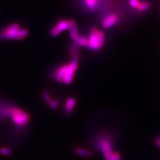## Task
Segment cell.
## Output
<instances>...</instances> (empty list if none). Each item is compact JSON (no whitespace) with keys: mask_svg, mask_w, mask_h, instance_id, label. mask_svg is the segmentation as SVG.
<instances>
[{"mask_svg":"<svg viewBox=\"0 0 160 160\" xmlns=\"http://www.w3.org/2000/svg\"><path fill=\"white\" fill-rule=\"evenodd\" d=\"M79 66V56L73 57L71 62L62 65L53 71V79L59 83L69 85L72 82Z\"/></svg>","mask_w":160,"mask_h":160,"instance_id":"obj_1","label":"cell"},{"mask_svg":"<svg viewBox=\"0 0 160 160\" xmlns=\"http://www.w3.org/2000/svg\"><path fill=\"white\" fill-rule=\"evenodd\" d=\"M28 34V29L22 28L19 23H13L4 28L0 31V40H21L26 38Z\"/></svg>","mask_w":160,"mask_h":160,"instance_id":"obj_2","label":"cell"},{"mask_svg":"<svg viewBox=\"0 0 160 160\" xmlns=\"http://www.w3.org/2000/svg\"><path fill=\"white\" fill-rule=\"evenodd\" d=\"M4 113L18 126H26L29 122L30 116L29 114L18 108H6L4 109Z\"/></svg>","mask_w":160,"mask_h":160,"instance_id":"obj_3","label":"cell"},{"mask_svg":"<svg viewBox=\"0 0 160 160\" xmlns=\"http://www.w3.org/2000/svg\"><path fill=\"white\" fill-rule=\"evenodd\" d=\"M104 43V33L96 28H93L90 31L88 38L87 48L92 50V51H98L102 48Z\"/></svg>","mask_w":160,"mask_h":160,"instance_id":"obj_4","label":"cell"},{"mask_svg":"<svg viewBox=\"0 0 160 160\" xmlns=\"http://www.w3.org/2000/svg\"><path fill=\"white\" fill-rule=\"evenodd\" d=\"M98 146L101 149L103 155V157L106 160H112V156L113 153L112 143L108 138H102L99 139Z\"/></svg>","mask_w":160,"mask_h":160,"instance_id":"obj_5","label":"cell"},{"mask_svg":"<svg viewBox=\"0 0 160 160\" xmlns=\"http://www.w3.org/2000/svg\"><path fill=\"white\" fill-rule=\"evenodd\" d=\"M69 29V20L60 19L57 23L49 30V35L53 38H56L63 31Z\"/></svg>","mask_w":160,"mask_h":160,"instance_id":"obj_6","label":"cell"},{"mask_svg":"<svg viewBox=\"0 0 160 160\" xmlns=\"http://www.w3.org/2000/svg\"><path fill=\"white\" fill-rule=\"evenodd\" d=\"M118 20L119 18L117 14L109 13L103 19L102 26L105 29L111 28L118 23Z\"/></svg>","mask_w":160,"mask_h":160,"instance_id":"obj_7","label":"cell"},{"mask_svg":"<svg viewBox=\"0 0 160 160\" xmlns=\"http://www.w3.org/2000/svg\"><path fill=\"white\" fill-rule=\"evenodd\" d=\"M69 36L73 41L79 36L78 29L76 22L73 19L69 20Z\"/></svg>","mask_w":160,"mask_h":160,"instance_id":"obj_8","label":"cell"},{"mask_svg":"<svg viewBox=\"0 0 160 160\" xmlns=\"http://www.w3.org/2000/svg\"><path fill=\"white\" fill-rule=\"evenodd\" d=\"M76 105V99L74 98H68L66 103H65V112L67 113L71 112L74 109L75 106Z\"/></svg>","mask_w":160,"mask_h":160,"instance_id":"obj_9","label":"cell"},{"mask_svg":"<svg viewBox=\"0 0 160 160\" xmlns=\"http://www.w3.org/2000/svg\"><path fill=\"white\" fill-rule=\"evenodd\" d=\"M75 152L79 156H82L85 158H88L92 156V152L88 149H85L83 148H77L75 150Z\"/></svg>","mask_w":160,"mask_h":160,"instance_id":"obj_10","label":"cell"},{"mask_svg":"<svg viewBox=\"0 0 160 160\" xmlns=\"http://www.w3.org/2000/svg\"><path fill=\"white\" fill-rule=\"evenodd\" d=\"M74 43L78 47H87L88 38L83 36H79L74 40Z\"/></svg>","mask_w":160,"mask_h":160,"instance_id":"obj_11","label":"cell"},{"mask_svg":"<svg viewBox=\"0 0 160 160\" xmlns=\"http://www.w3.org/2000/svg\"><path fill=\"white\" fill-rule=\"evenodd\" d=\"M152 5L151 3L149 2H140L139 6L137 8V9L139 12H146L147 10L149 9L150 8H151Z\"/></svg>","mask_w":160,"mask_h":160,"instance_id":"obj_12","label":"cell"},{"mask_svg":"<svg viewBox=\"0 0 160 160\" xmlns=\"http://www.w3.org/2000/svg\"><path fill=\"white\" fill-rule=\"evenodd\" d=\"M98 4V0H85V5L90 10L96 9Z\"/></svg>","mask_w":160,"mask_h":160,"instance_id":"obj_13","label":"cell"},{"mask_svg":"<svg viewBox=\"0 0 160 160\" xmlns=\"http://www.w3.org/2000/svg\"><path fill=\"white\" fill-rule=\"evenodd\" d=\"M42 96H43V98L44 102H46L48 105H49L52 100L49 92L47 91V90H43V92H42Z\"/></svg>","mask_w":160,"mask_h":160,"instance_id":"obj_14","label":"cell"},{"mask_svg":"<svg viewBox=\"0 0 160 160\" xmlns=\"http://www.w3.org/2000/svg\"><path fill=\"white\" fill-rule=\"evenodd\" d=\"M79 53V49L78 46H76V44L73 45L71 48V51H70V53L72 54V56L75 57V56H78V54Z\"/></svg>","mask_w":160,"mask_h":160,"instance_id":"obj_15","label":"cell"},{"mask_svg":"<svg viewBox=\"0 0 160 160\" xmlns=\"http://www.w3.org/2000/svg\"><path fill=\"white\" fill-rule=\"evenodd\" d=\"M0 153L3 156H9L12 154V150L8 148H2L0 149Z\"/></svg>","mask_w":160,"mask_h":160,"instance_id":"obj_16","label":"cell"},{"mask_svg":"<svg viewBox=\"0 0 160 160\" xmlns=\"http://www.w3.org/2000/svg\"><path fill=\"white\" fill-rule=\"evenodd\" d=\"M139 3H140L139 0H129V3L130 5V6L133 8H135V9L138 8Z\"/></svg>","mask_w":160,"mask_h":160,"instance_id":"obj_17","label":"cell"},{"mask_svg":"<svg viewBox=\"0 0 160 160\" xmlns=\"http://www.w3.org/2000/svg\"><path fill=\"white\" fill-rule=\"evenodd\" d=\"M59 105V101L58 99H52L51 102H50V103L49 104V106H50V108H51L52 109H56L58 106Z\"/></svg>","mask_w":160,"mask_h":160,"instance_id":"obj_18","label":"cell"},{"mask_svg":"<svg viewBox=\"0 0 160 160\" xmlns=\"http://www.w3.org/2000/svg\"><path fill=\"white\" fill-rule=\"evenodd\" d=\"M112 160H121L119 153L117 152H113L112 156Z\"/></svg>","mask_w":160,"mask_h":160,"instance_id":"obj_19","label":"cell"},{"mask_svg":"<svg viewBox=\"0 0 160 160\" xmlns=\"http://www.w3.org/2000/svg\"><path fill=\"white\" fill-rule=\"evenodd\" d=\"M156 143L157 144V146H158L160 148V138H158V139H156Z\"/></svg>","mask_w":160,"mask_h":160,"instance_id":"obj_20","label":"cell"}]
</instances>
